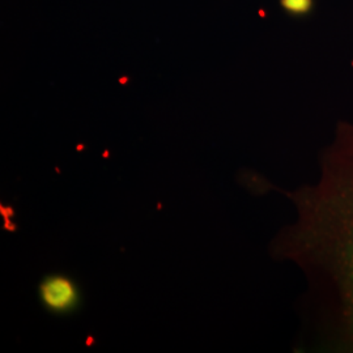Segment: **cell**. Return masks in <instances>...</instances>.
Segmentation results:
<instances>
[{
  "instance_id": "cell-1",
  "label": "cell",
  "mask_w": 353,
  "mask_h": 353,
  "mask_svg": "<svg viewBox=\"0 0 353 353\" xmlns=\"http://www.w3.org/2000/svg\"><path fill=\"white\" fill-rule=\"evenodd\" d=\"M280 191L297 220L279 232L271 255L299 265L306 278L310 348L353 353V123L339 122L321 151L316 183Z\"/></svg>"
},
{
  "instance_id": "cell-2",
  "label": "cell",
  "mask_w": 353,
  "mask_h": 353,
  "mask_svg": "<svg viewBox=\"0 0 353 353\" xmlns=\"http://www.w3.org/2000/svg\"><path fill=\"white\" fill-rule=\"evenodd\" d=\"M41 301L55 314H65L75 310L80 293L75 283L65 275H50L39 285Z\"/></svg>"
},
{
  "instance_id": "cell-3",
  "label": "cell",
  "mask_w": 353,
  "mask_h": 353,
  "mask_svg": "<svg viewBox=\"0 0 353 353\" xmlns=\"http://www.w3.org/2000/svg\"><path fill=\"white\" fill-rule=\"evenodd\" d=\"M281 7L293 14H305L313 8V0H280Z\"/></svg>"
}]
</instances>
